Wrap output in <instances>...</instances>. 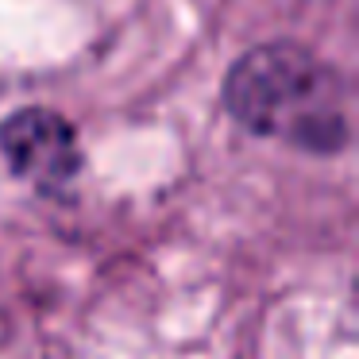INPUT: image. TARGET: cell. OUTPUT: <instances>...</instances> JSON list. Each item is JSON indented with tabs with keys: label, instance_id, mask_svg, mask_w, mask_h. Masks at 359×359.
<instances>
[{
	"label": "cell",
	"instance_id": "cell-1",
	"mask_svg": "<svg viewBox=\"0 0 359 359\" xmlns=\"http://www.w3.org/2000/svg\"><path fill=\"white\" fill-rule=\"evenodd\" d=\"M224 109L243 132L309 155H336L351 140L340 74L290 39L251 47L224 78Z\"/></svg>",
	"mask_w": 359,
	"mask_h": 359
},
{
	"label": "cell",
	"instance_id": "cell-2",
	"mask_svg": "<svg viewBox=\"0 0 359 359\" xmlns=\"http://www.w3.org/2000/svg\"><path fill=\"white\" fill-rule=\"evenodd\" d=\"M0 155L39 194H62L86 166L78 128L47 104H27L0 120Z\"/></svg>",
	"mask_w": 359,
	"mask_h": 359
}]
</instances>
